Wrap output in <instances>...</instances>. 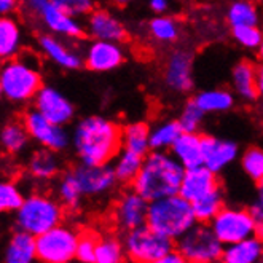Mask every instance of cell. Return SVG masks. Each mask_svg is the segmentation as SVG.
I'll return each mask as SVG.
<instances>
[{
  "instance_id": "obj_1",
  "label": "cell",
  "mask_w": 263,
  "mask_h": 263,
  "mask_svg": "<svg viewBox=\"0 0 263 263\" xmlns=\"http://www.w3.org/2000/svg\"><path fill=\"white\" fill-rule=\"evenodd\" d=\"M72 148L80 163L110 164L121 150V126L104 115H88L75 123Z\"/></svg>"
},
{
  "instance_id": "obj_2",
  "label": "cell",
  "mask_w": 263,
  "mask_h": 263,
  "mask_svg": "<svg viewBox=\"0 0 263 263\" xmlns=\"http://www.w3.org/2000/svg\"><path fill=\"white\" fill-rule=\"evenodd\" d=\"M183 173V166L171 152L150 150L144 157L142 167L131 187L148 201L176 195L180 190Z\"/></svg>"
},
{
  "instance_id": "obj_3",
  "label": "cell",
  "mask_w": 263,
  "mask_h": 263,
  "mask_svg": "<svg viewBox=\"0 0 263 263\" xmlns=\"http://www.w3.org/2000/svg\"><path fill=\"white\" fill-rule=\"evenodd\" d=\"M196 222L192 203L180 193L153 199L148 203L147 225L173 241L183 236Z\"/></svg>"
},
{
  "instance_id": "obj_4",
  "label": "cell",
  "mask_w": 263,
  "mask_h": 263,
  "mask_svg": "<svg viewBox=\"0 0 263 263\" xmlns=\"http://www.w3.org/2000/svg\"><path fill=\"white\" fill-rule=\"evenodd\" d=\"M43 86L40 70L27 59L14 58L0 66V88L2 98L14 105L34 102Z\"/></svg>"
},
{
  "instance_id": "obj_5",
  "label": "cell",
  "mask_w": 263,
  "mask_h": 263,
  "mask_svg": "<svg viewBox=\"0 0 263 263\" xmlns=\"http://www.w3.org/2000/svg\"><path fill=\"white\" fill-rule=\"evenodd\" d=\"M64 206L59 199L46 193H30L14 212V225L18 230L39 236L53 227L63 223Z\"/></svg>"
},
{
  "instance_id": "obj_6",
  "label": "cell",
  "mask_w": 263,
  "mask_h": 263,
  "mask_svg": "<svg viewBox=\"0 0 263 263\" xmlns=\"http://www.w3.org/2000/svg\"><path fill=\"white\" fill-rule=\"evenodd\" d=\"M126 260L134 263H163L166 255L176 249V241L163 236L147 223L123 233Z\"/></svg>"
},
{
  "instance_id": "obj_7",
  "label": "cell",
  "mask_w": 263,
  "mask_h": 263,
  "mask_svg": "<svg viewBox=\"0 0 263 263\" xmlns=\"http://www.w3.org/2000/svg\"><path fill=\"white\" fill-rule=\"evenodd\" d=\"M176 249L187 263L222 261L225 244L214 233L211 223L196 222L176 241Z\"/></svg>"
},
{
  "instance_id": "obj_8",
  "label": "cell",
  "mask_w": 263,
  "mask_h": 263,
  "mask_svg": "<svg viewBox=\"0 0 263 263\" xmlns=\"http://www.w3.org/2000/svg\"><path fill=\"white\" fill-rule=\"evenodd\" d=\"M23 5L53 35L67 40H80L86 34L80 18L59 8L51 0H23Z\"/></svg>"
},
{
  "instance_id": "obj_9",
  "label": "cell",
  "mask_w": 263,
  "mask_h": 263,
  "mask_svg": "<svg viewBox=\"0 0 263 263\" xmlns=\"http://www.w3.org/2000/svg\"><path fill=\"white\" fill-rule=\"evenodd\" d=\"M80 233L72 227L59 223L35 236L37 260L42 263H70L77 255Z\"/></svg>"
},
{
  "instance_id": "obj_10",
  "label": "cell",
  "mask_w": 263,
  "mask_h": 263,
  "mask_svg": "<svg viewBox=\"0 0 263 263\" xmlns=\"http://www.w3.org/2000/svg\"><path fill=\"white\" fill-rule=\"evenodd\" d=\"M23 123L29 131L30 139L40 147L59 153L72 145V133H69L66 126L45 118L34 107L24 112Z\"/></svg>"
},
{
  "instance_id": "obj_11",
  "label": "cell",
  "mask_w": 263,
  "mask_h": 263,
  "mask_svg": "<svg viewBox=\"0 0 263 263\" xmlns=\"http://www.w3.org/2000/svg\"><path fill=\"white\" fill-rule=\"evenodd\" d=\"M211 227L225 246L255 235V222L251 211L238 206H223L212 219Z\"/></svg>"
},
{
  "instance_id": "obj_12",
  "label": "cell",
  "mask_w": 263,
  "mask_h": 263,
  "mask_svg": "<svg viewBox=\"0 0 263 263\" xmlns=\"http://www.w3.org/2000/svg\"><path fill=\"white\" fill-rule=\"evenodd\" d=\"M193 64V51L183 46L174 48L167 54L163 69V82L169 91L176 95H189L195 86Z\"/></svg>"
},
{
  "instance_id": "obj_13",
  "label": "cell",
  "mask_w": 263,
  "mask_h": 263,
  "mask_svg": "<svg viewBox=\"0 0 263 263\" xmlns=\"http://www.w3.org/2000/svg\"><path fill=\"white\" fill-rule=\"evenodd\" d=\"M148 203L150 201L137 193L133 187L117 198L114 206V223L120 233H128L147 223Z\"/></svg>"
},
{
  "instance_id": "obj_14",
  "label": "cell",
  "mask_w": 263,
  "mask_h": 263,
  "mask_svg": "<svg viewBox=\"0 0 263 263\" xmlns=\"http://www.w3.org/2000/svg\"><path fill=\"white\" fill-rule=\"evenodd\" d=\"M126 61V50L120 42L92 40L83 50L85 67L91 72L107 73L117 70Z\"/></svg>"
},
{
  "instance_id": "obj_15",
  "label": "cell",
  "mask_w": 263,
  "mask_h": 263,
  "mask_svg": "<svg viewBox=\"0 0 263 263\" xmlns=\"http://www.w3.org/2000/svg\"><path fill=\"white\" fill-rule=\"evenodd\" d=\"M72 171L80 183V189L85 198H99L104 195H109L118 183L112 164L80 163Z\"/></svg>"
},
{
  "instance_id": "obj_16",
  "label": "cell",
  "mask_w": 263,
  "mask_h": 263,
  "mask_svg": "<svg viewBox=\"0 0 263 263\" xmlns=\"http://www.w3.org/2000/svg\"><path fill=\"white\" fill-rule=\"evenodd\" d=\"M34 109L45 118L67 126L75 118V105L63 91L51 85H43L34 99Z\"/></svg>"
},
{
  "instance_id": "obj_17",
  "label": "cell",
  "mask_w": 263,
  "mask_h": 263,
  "mask_svg": "<svg viewBox=\"0 0 263 263\" xmlns=\"http://www.w3.org/2000/svg\"><path fill=\"white\" fill-rule=\"evenodd\" d=\"M39 50L50 63L63 70H79L85 66L83 53L67 43V39L50 32L39 37Z\"/></svg>"
},
{
  "instance_id": "obj_18",
  "label": "cell",
  "mask_w": 263,
  "mask_h": 263,
  "mask_svg": "<svg viewBox=\"0 0 263 263\" xmlns=\"http://www.w3.org/2000/svg\"><path fill=\"white\" fill-rule=\"evenodd\" d=\"M85 32L92 40H109L123 43L128 37V29L117 14L107 8H95L85 21Z\"/></svg>"
},
{
  "instance_id": "obj_19",
  "label": "cell",
  "mask_w": 263,
  "mask_h": 263,
  "mask_svg": "<svg viewBox=\"0 0 263 263\" xmlns=\"http://www.w3.org/2000/svg\"><path fill=\"white\" fill-rule=\"evenodd\" d=\"M239 145L217 136H203V164L212 173L220 174L238 160Z\"/></svg>"
},
{
  "instance_id": "obj_20",
  "label": "cell",
  "mask_w": 263,
  "mask_h": 263,
  "mask_svg": "<svg viewBox=\"0 0 263 263\" xmlns=\"http://www.w3.org/2000/svg\"><path fill=\"white\" fill-rule=\"evenodd\" d=\"M217 176L219 174L212 173L204 164L185 169L179 193L185 199H189L190 203H195L196 199L206 196L212 190L220 187V182H219Z\"/></svg>"
},
{
  "instance_id": "obj_21",
  "label": "cell",
  "mask_w": 263,
  "mask_h": 263,
  "mask_svg": "<svg viewBox=\"0 0 263 263\" xmlns=\"http://www.w3.org/2000/svg\"><path fill=\"white\" fill-rule=\"evenodd\" d=\"M23 29L11 14H0V63L18 58L23 50Z\"/></svg>"
},
{
  "instance_id": "obj_22",
  "label": "cell",
  "mask_w": 263,
  "mask_h": 263,
  "mask_svg": "<svg viewBox=\"0 0 263 263\" xmlns=\"http://www.w3.org/2000/svg\"><path fill=\"white\" fill-rule=\"evenodd\" d=\"M231 91L242 102H254L257 92V67L251 61H241L231 70Z\"/></svg>"
},
{
  "instance_id": "obj_23",
  "label": "cell",
  "mask_w": 263,
  "mask_h": 263,
  "mask_svg": "<svg viewBox=\"0 0 263 263\" xmlns=\"http://www.w3.org/2000/svg\"><path fill=\"white\" fill-rule=\"evenodd\" d=\"M4 260L7 263H32L37 260V241L35 236L23 230H16L8 238Z\"/></svg>"
},
{
  "instance_id": "obj_24",
  "label": "cell",
  "mask_w": 263,
  "mask_h": 263,
  "mask_svg": "<svg viewBox=\"0 0 263 263\" xmlns=\"http://www.w3.org/2000/svg\"><path fill=\"white\" fill-rule=\"evenodd\" d=\"M169 152L183 166V169L201 166L203 164V136L199 133H182Z\"/></svg>"
},
{
  "instance_id": "obj_25",
  "label": "cell",
  "mask_w": 263,
  "mask_h": 263,
  "mask_svg": "<svg viewBox=\"0 0 263 263\" xmlns=\"http://www.w3.org/2000/svg\"><path fill=\"white\" fill-rule=\"evenodd\" d=\"M27 173L32 179L40 182H48L58 177L61 173V160L58 157V152L45 147L35 150L27 160Z\"/></svg>"
},
{
  "instance_id": "obj_26",
  "label": "cell",
  "mask_w": 263,
  "mask_h": 263,
  "mask_svg": "<svg viewBox=\"0 0 263 263\" xmlns=\"http://www.w3.org/2000/svg\"><path fill=\"white\" fill-rule=\"evenodd\" d=\"M147 34L157 45H176L182 37V23L171 14H155L147 23Z\"/></svg>"
},
{
  "instance_id": "obj_27",
  "label": "cell",
  "mask_w": 263,
  "mask_h": 263,
  "mask_svg": "<svg viewBox=\"0 0 263 263\" xmlns=\"http://www.w3.org/2000/svg\"><path fill=\"white\" fill-rule=\"evenodd\" d=\"M193 101L201 107V110L206 115L227 114L236 105L235 92L225 88H211L198 91Z\"/></svg>"
},
{
  "instance_id": "obj_28",
  "label": "cell",
  "mask_w": 263,
  "mask_h": 263,
  "mask_svg": "<svg viewBox=\"0 0 263 263\" xmlns=\"http://www.w3.org/2000/svg\"><path fill=\"white\" fill-rule=\"evenodd\" d=\"M263 257V241L254 235L238 242L228 244L223 249L222 261L225 263H257Z\"/></svg>"
},
{
  "instance_id": "obj_29",
  "label": "cell",
  "mask_w": 263,
  "mask_h": 263,
  "mask_svg": "<svg viewBox=\"0 0 263 263\" xmlns=\"http://www.w3.org/2000/svg\"><path fill=\"white\" fill-rule=\"evenodd\" d=\"M121 147L145 157L150 148V126L144 121H131L121 126Z\"/></svg>"
},
{
  "instance_id": "obj_30",
  "label": "cell",
  "mask_w": 263,
  "mask_h": 263,
  "mask_svg": "<svg viewBox=\"0 0 263 263\" xmlns=\"http://www.w3.org/2000/svg\"><path fill=\"white\" fill-rule=\"evenodd\" d=\"M32 141L29 136L27 128L24 126L23 120L21 121H8L0 129V147H2L10 155H20L23 153L29 142Z\"/></svg>"
},
{
  "instance_id": "obj_31",
  "label": "cell",
  "mask_w": 263,
  "mask_h": 263,
  "mask_svg": "<svg viewBox=\"0 0 263 263\" xmlns=\"http://www.w3.org/2000/svg\"><path fill=\"white\" fill-rule=\"evenodd\" d=\"M142 163H144L142 155L121 147V150L117 153V157L112 160L110 164H112V169H114L118 183L131 185L133 180L137 177L139 171H141Z\"/></svg>"
},
{
  "instance_id": "obj_32",
  "label": "cell",
  "mask_w": 263,
  "mask_h": 263,
  "mask_svg": "<svg viewBox=\"0 0 263 263\" xmlns=\"http://www.w3.org/2000/svg\"><path fill=\"white\" fill-rule=\"evenodd\" d=\"M179 120H163L150 126V148L152 150H171L182 134Z\"/></svg>"
},
{
  "instance_id": "obj_33",
  "label": "cell",
  "mask_w": 263,
  "mask_h": 263,
  "mask_svg": "<svg viewBox=\"0 0 263 263\" xmlns=\"http://www.w3.org/2000/svg\"><path fill=\"white\" fill-rule=\"evenodd\" d=\"M56 193H58V199L63 203V206L70 211L79 209L82 206L83 198H85V195L80 189V183L77 180L72 169L64 174H61L58 185H56Z\"/></svg>"
},
{
  "instance_id": "obj_34",
  "label": "cell",
  "mask_w": 263,
  "mask_h": 263,
  "mask_svg": "<svg viewBox=\"0 0 263 263\" xmlns=\"http://www.w3.org/2000/svg\"><path fill=\"white\" fill-rule=\"evenodd\" d=\"M227 23L230 27L258 26L260 13L251 0H233L227 8Z\"/></svg>"
},
{
  "instance_id": "obj_35",
  "label": "cell",
  "mask_w": 263,
  "mask_h": 263,
  "mask_svg": "<svg viewBox=\"0 0 263 263\" xmlns=\"http://www.w3.org/2000/svg\"><path fill=\"white\" fill-rule=\"evenodd\" d=\"M192 206H193V212L198 222L211 223L212 219L225 206V195H223L222 185L215 190H212L211 193H208L206 196L196 199L195 203H192Z\"/></svg>"
},
{
  "instance_id": "obj_36",
  "label": "cell",
  "mask_w": 263,
  "mask_h": 263,
  "mask_svg": "<svg viewBox=\"0 0 263 263\" xmlns=\"http://www.w3.org/2000/svg\"><path fill=\"white\" fill-rule=\"evenodd\" d=\"M123 260H126L123 239L115 235H104L98 238L96 263H121Z\"/></svg>"
},
{
  "instance_id": "obj_37",
  "label": "cell",
  "mask_w": 263,
  "mask_h": 263,
  "mask_svg": "<svg viewBox=\"0 0 263 263\" xmlns=\"http://www.w3.org/2000/svg\"><path fill=\"white\" fill-rule=\"evenodd\" d=\"M24 201V193L14 180L0 179V215L14 214Z\"/></svg>"
},
{
  "instance_id": "obj_38",
  "label": "cell",
  "mask_w": 263,
  "mask_h": 263,
  "mask_svg": "<svg viewBox=\"0 0 263 263\" xmlns=\"http://www.w3.org/2000/svg\"><path fill=\"white\" fill-rule=\"evenodd\" d=\"M204 118L206 114L201 110V107L193 99H190L183 104L177 120L183 133H199V129L203 128Z\"/></svg>"
},
{
  "instance_id": "obj_39",
  "label": "cell",
  "mask_w": 263,
  "mask_h": 263,
  "mask_svg": "<svg viewBox=\"0 0 263 263\" xmlns=\"http://www.w3.org/2000/svg\"><path fill=\"white\" fill-rule=\"evenodd\" d=\"M241 169L255 183L263 179V148L251 147L241 155Z\"/></svg>"
},
{
  "instance_id": "obj_40",
  "label": "cell",
  "mask_w": 263,
  "mask_h": 263,
  "mask_svg": "<svg viewBox=\"0 0 263 263\" xmlns=\"http://www.w3.org/2000/svg\"><path fill=\"white\" fill-rule=\"evenodd\" d=\"M231 39H233L241 48L257 51L263 40V30L258 26H239L231 27Z\"/></svg>"
},
{
  "instance_id": "obj_41",
  "label": "cell",
  "mask_w": 263,
  "mask_h": 263,
  "mask_svg": "<svg viewBox=\"0 0 263 263\" xmlns=\"http://www.w3.org/2000/svg\"><path fill=\"white\" fill-rule=\"evenodd\" d=\"M98 235L92 231H85L80 235L79 244H77V255L75 260L80 263H96V246Z\"/></svg>"
},
{
  "instance_id": "obj_42",
  "label": "cell",
  "mask_w": 263,
  "mask_h": 263,
  "mask_svg": "<svg viewBox=\"0 0 263 263\" xmlns=\"http://www.w3.org/2000/svg\"><path fill=\"white\" fill-rule=\"evenodd\" d=\"M51 2L77 18L88 16L95 10V0H51Z\"/></svg>"
},
{
  "instance_id": "obj_43",
  "label": "cell",
  "mask_w": 263,
  "mask_h": 263,
  "mask_svg": "<svg viewBox=\"0 0 263 263\" xmlns=\"http://www.w3.org/2000/svg\"><path fill=\"white\" fill-rule=\"evenodd\" d=\"M249 211H251L254 222H255V235L263 241V195H257Z\"/></svg>"
},
{
  "instance_id": "obj_44",
  "label": "cell",
  "mask_w": 263,
  "mask_h": 263,
  "mask_svg": "<svg viewBox=\"0 0 263 263\" xmlns=\"http://www.w3.org/2000/svg\"><path fill=\"white\" fill-rule=\"evenodd\" d=\"M148 8L155 14H166L171 10V0H148Z\"/></svg>"
},
{
  "instance_id": "obj_45",
  "label": "cell",
  "mask_w": 263,
  "mask_h": 263,
  "mask_svg": "<svg viewBox=\"0 0 263 263\" xmlns=\"http://www.w3.org/2000/svg\"><path fill=\"white\" fill-rule=\"evenodd\" d=\"M20 0H0V14H11L18 8Z\"/></svg>"
},
{
  "instance_id": "obj_46",
  "label": "cell",
  "mask_w": 263,
  "mask_h": 263,
  "mask_svg": "<svg viewBox=\"0 0 263 263\" xmlns=\"http://www.w3.org/2000/svg\"><path fill=\"white\" fill-rule=\"evenodd\" d=\"M257 92H258V99L263 102V64L257 67Z\"/></svg>"
},
{
  "instance_id": "obj_47",
  "label": "cell",
  "mask_w": 263,
  "mask_h": 263,
  "mask_svg": "<svg viewBox=\"0 0 263 263\" xmlns=\"http://www.w3.org/2000/svg\"><path fill=\"white\" fill-rule=\"evenodd\" d=\"M163 263H185V260H183V257L179 254V251L174 249L173 252H169V254L166 255V258L163 260Z\"/></svg>"
},
{
  "instance_id": "obj_48",
  "label": "cell",
  "mask_w": 263,
  "mask_h": 263,
  "mask_svg": "<svg viewBox=\"0 0 263 263\" xmlns=\"http://www.w3.org/2000/svg\"><path fill=\"white\" fill-rule=\"evenodd\" d=\"M257 56H258V61L263 64V40H261V43H260V46L257 48Z\"/></svg>"
},
{
  "instance_id": "obj_49",
  "label": "cell",
  "mask_w": 263,
  "mask_h": 263,
  "mask_svg": "<svg viewBox=\"0 0 263 263\" xmlns=\"http://www.w3.org/2000/svg\"><path fill=\"white\" fill-rule=\"evenodd\" d=\"M110 2H114L115 5H128L133 2V0H110Z\"/></svg>"
},
{
  "instance_id": "obj_50",
  "label": "cell",
  "mask_w": 263,
  "mask_h": 263,
  "mask_svg": "<svg viewBox=\"0 0 263 263\" xmlns=\"http://www.w3.org/2000/svg\"><path fill=\"white\" fill-rule=\"evenodd\" d=\"M257 195H263V179L257 182Z\"/></svg>"
},
{
  "instance_id": "obj_51",
  "label": "cell",
  "mask_w": 263,
  "mask_h": 263,
  "mask_svg": "<svg viewBox=\"0 0 263 263\" xmlns=\"http://www.w3.org/2000/svg\"><path fill=\"white\" fill-rule=\"evenodd\" d=\"M0 98H2V88H0Z\"/></svg>"
},
{
  "instance_id": "obj_52",
  "label": "cell",
  "mask_w": 263,
  "mask_h": 263,
  "mask_svg": "<svg viewBox=\"0 0 263 263\" xmlns=\"http://www.w3.org/2000/svg\"><path fill=\"white\" fill-rule=\"evenodd\" d=\"M261 261H263V257H261Z\"/></svg>"
}]
</instances>
